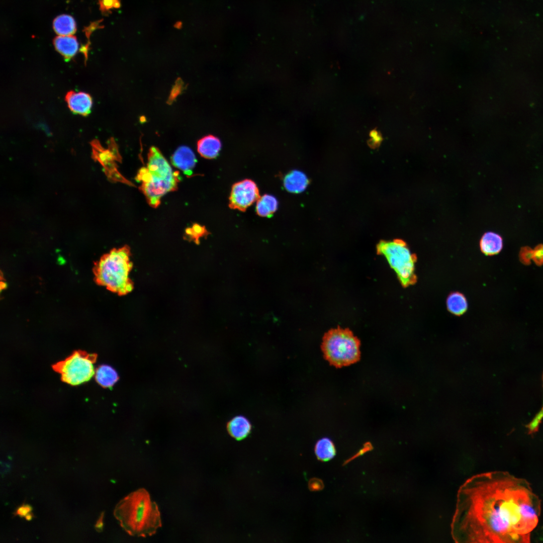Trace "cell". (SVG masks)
<instances>
[{"mask_svg":"<svg viewBox=\"0 0 543 543\" xmlns=\"http://www.w3.org/2000/svg\"><path fill=\"white\" fill-rule=\"evenodd\" d=\"M541 501L530 484L506 471L474 475L459 488L450 524L458 543H528Z\"/></svg>","mask_w":543,"mask_h":543,"instance_id":"1","label":"cell"},{"mask_svg":"<svg viewBox=\"0 0 543 543\" xmlns=\"http://www.w3.org/2000/svg\"><path fill=\"white\" fill-rule=\"evenodd\" d=\"M114 515L124 530L132 536L152 535L162 525L158 505L144 488L122 499L115 509Z\"/></svg>","mask_w":543,"mask_h":543,"instance_id":"2","label":"cell"},{"mask_svg":"<svg viewBox=\"0 0 543 543\" xmlns=\"http://www.w3.org/2000/svg\"><path fill=\"white\" fill-rule=\"evenodd\" d=\"M128 246L113 249L98 261L94 268L97 283L120 296L126 295L133 289L129 274L133 264Z\"/></svg>","mask_w":543,"mask_h":543,"instance_id":"3","label":"cell"},{"mask_svg":"<svg viewBox=\"0 0 543 543\" xmlns=\"http://www.w3.org/2000/svg\"><path fill=\"white\" fill-rule=\"evenodd\" d=\"M360 346V340L350 330L338 326L324 334L321 349L329 364L339 368L359 360Z\"/></svg>","mask_w":543,"mask_h":543,"instance_id":"4","label":"cell"},{"mask_svg":"<svg viewBox=\"0 0 543 543\" xmlns=\"http://www.w3.org/2000/svg\"><path fill=\"white\" fill-rule=\"evenodd\" d=\"M376 249L378 254L385 257L403 287L407 288L416 284L417 256L411 252L404 241L400 239L382 240L377 244Z\"/></svg>","mask_w":543,"mask_h":543,"instance_id":"5","label":"cell"},{"mask_svg":"<svg viewBox=\"0 0 543 543\" xmlns=\"http://www.w3.org/2000/svg\"><path fill=\"white\" fill-rule=\"evenodd\" d=\"M178 178V173L173 171L171 168L148 169L147 167L140 168L136 176L137 180L141 183V191L149 204L154 208L160 204L163 195L176 189Z\"/></svg>","mask_w":543,"mask_h":543,"instance_id":"6","label":"cell"},{"mask_svg":"<svg viewBox=\"0 0 543 543\" xmlns=\"http://www.w3.org/2000/svg\"><path fill=\"white\" fill-rule=\"evenodd\" d=\"M97 353L85 351L74 350L63 360L52 365L53 370L61 375V380L75 386L88 382L95 375L94 364Z\"/></svg>","mask_w":543,"mask_h":543,"instance_id":"7","label":"cell"},{"mask_svg":"<svg viewBox=\"0 0 543 543\" xmlns=\"http://www.w3.org/2000/svg\"><path fill=\"white\" fill-rule=\"evenodd\" d=\"M258 188L255 183L245 179L233 185L229 198V207L232 209L245 212L259 198Z\"/></svg>","mask_w":543,"mask_h":543,"instance_id":"8","label":"cell"},{"mask_svg":"<svg viewBox=\"0 0 543 543\" xmlns=\"http://www.w3.org/2000/svg\"><path fill=\"white\" fill-rule=\"evenodd\" d=\"M65 100L69 109L75 114L86 116L90 111L92 99L87 93L70 91L66 94Z\"/></svg>","mask_w":543,"mask_h":543,"instance_id":"9","label":"cell"},{"mask_svg":"<svg viewBox=\"0 0 543 543\" xmlns=\"http://www.w3.org/2000/svg\"><path fill=\"white\" fill-rule=\"evenodd\" d=\"M196 162L197 159L193 151L185 146L178 147L171 157L172 164L188 175L192 173Z\"/></svg>","mask_w":543,"mask_h":543,"instance_id":"10","label":"cell"},{"mask_svg":"<svg viewBox=\"0 0 543 543\" xmlns=\"http://www.w3.org/2000/svg\"><path fill=\"white\" fill-rule=\"evenodd\" d=\"M227 429L232 437L237 440H241L250 434L252 426L247 418L243 416L238 415L228 422Z\"/></svg>","mask_w":543,"mask_h":543,"instance_id":"11","label":"cell"},{"mask_svg":"<svg viewBox=\"0 0 543 543\" xmlns=\"http://www.w3.org/2000/svg\"><path fill=\"white\" fill-rule=\"evenodd\" d=\"M283 184L287 191L297 194L306 189L309 184V180L303 172L293 170L285 175Z\"/></svg>","mask_w":543,"mask_h":543,"instance_id":"12","label":"cell"},{"mask_svg":"<svg viewBox=\"0 0 543 543\" xmlns=\"http://www.w3.org/2000/svg\"><path fill=\"white\" fill-rule=\"evenodd\" d=\"M220 140L213 135L206 136L199 140L198 151L203 157L207 159L216 158L221 149Z\"/></svg>","mask_w":543,"mask_h":543,"instance_id":"13","label":"cell"},{"mask_svg":"<svg viewBox=\"0 0 543 543\" xmlns=\"http://www.w3.org/2000/svg\"><path fill=\"white\" fill-rule=\"evenodd\" d=\"M503 247L501 236L493 232L485 233L480 241V248L482 252L487 256H492L499 253Z\"/></svg>","mask_w":543,"mask_h":543,"instance_id":"14","label":"cell"},{"mask_svg":"<svg viewBox=\"0 0 543 543\" xmlns=\"http://www.w3.org/2000/svg\"><path fill=\"white\" fill-rule=\"evenodd\" d=\"M56 50L66 59L73 57L78 49V43L75 37L72 35L59 36L53 41Z\"/></svg>","mask_w":543,"mask_h":543,"instance_id":"15","label":"cell"},{"mask_svg":"<svg viewBox=\"0 0 543 543\" xmlns=\"http://www.w3.org/2000/svg\"><path fill=\"white\" fill-rule=\"evenodd\" d=\"M95 378L97 383L101 387L108 388L112 387L117 383L119 376L112 367L104 364L96 368Z\"/></svg>","mask_w":543,"mask_h":543,"instance_id":"16","label":"cell"},{"mask_svg":"<svg viewBox=\"0 0 543 543\" xmlns=\"http://www.w3.org/2000/svg\"><path fill=\"white\" fill-rule=\"evenodd\" d=\"M446 305L448 311L457 316L464 314L468 308L466 297L460 292L450 293L446 298Z\"/></svg>","mask_w":543,"mask_h":543,"instance_id":"17","label":"cell"},{"mask_svg":"<svg viewBox=\"0 0 543 543\" xmlns=\"http://www.w3.org/2000/svg\"><path fill=\"white\" fill-rule=\"evenodd\" d=\"M278 207V202L276 198L273 196L265 194L256 201V213L260 217H269L277 211Z\"/></svg>","mask_w":543,"mask_h":543,"instance_id":"18","label":"cell"},{"mask_svg":"<svg viewBox=\"0 0 543 543\" xmlns=\"http://www.w3.org/2000/svg\"><path fill=\"white\" fill-rule=\"evenodd\" d=\"M314 451L317 459L322 462L330 460L336 455V449L333 442L328 438H322L316 443Z\"/></svg>","mask_w":543,"mask_h":543,"instance_id":"19","label":"cell"},{"mask_svg":"<svg viewBox=\"0 0 543 543\" xmlns=\"http://www.w3.org/2000/svg\"><path fill=\"white\" fill-rule=\"evenodd\" d=\"M53 28L60 36L72 35L76 31V24L71 16L62 15L55 19Z\"/></svg>","mask_w":543,"mask_h":543,"instance_id":"20","label":"cell"},{"mask_svg":"<svg viewBox=\"0 0 543 543\" xmlns=\"http://www.w3.org/2000/svg\"><path fill=\"white\" fill-rule=\"evenodd\" d=\"M186 233L189 237L194 240L197 243L199 242L200 237L204 236L208 233L205 226H202L198 224H196L191 228L188 229Z\"/></svg>","mask_w":543,"mask_h":543,"instance_id":"21","label":"cell"},{"mask_svg":"<svg viewBox=\"0 0 543 543\" xmlns=\"http://www.w3.org/2000/svg\"><path fill=\"white\" fill-rule=\"evenodd\" d=\"M184 88V83L183 80L180 78H178L176 80L175 84L171 90L167 100V103L169 104H171L176 99L177 97L181 94Z\"/></svg>","mask_w":543,"mask_h":543,"instance_id":"22","label":"cell"},{"mask_svg":"<svg viewBox=\"0 0 543 543\" xmlns=\"http://www.w3.org/2000/svg\"><path fill=\"white\" fill-rule=\"evenodd\" d=\"M533 250L528 246L523 247L519 252V259L520 261L525 265L530 263L531 259H532Z\"/></svg>","mask_w":543,"mask_h":543,"instance_id":"23","label":"cell"},{"mask_svg":"<svg viewBox=\"0 0 543 543\" xmlns=\"http://www.w3.org/2000/svg\"><path fill=\"white\" fill-rule=\"evenodd\" d=\"M543 418V407L535 418L527 425L528 433L532 434L538 430L540 423Z\"/></svg>","mask_w":543,"mask_h":543,"instance_id":"24","label":"cell"},{"mask_svg":"<svg viewBox=\"0 0 543 543\" xmlns=\"http://www.w3.org/2000/svg\"><path fill=\"white\" fill-rule=\"evenodd\" d=\"M100 9L103 12H107L113 8L120 7V0H99Z\"/></svg>","mask_w":543,"mask_h":543,"instance_id":"25","label":"cell"},{"mask_svg":"<svg viewBox=\"0 0 543 543\" xmlns=\"http://www.w3.org/2000/svg\"><path fill=\"white\" fill-rule=\"evenodd\" d=\"M532 260L537 265L543 264V244H539L533 250Z\"/></svg>","mask_w":543,"mask_h":543,"instance_id":"26","label":"cell"},{"mask_svg":"<svg viewBox=\"0 0 543 543\" xmlns=\"http://www.w3.org/2000/svg\"><path fill=\"white\" fill-rule=\"evenodd\" d=\"M324 487L323 481L319 478H312L308 482V488L311 491H321Z\"/></svg>","mask_w":543,"mask_h":543,"instance_id":"27","label":"cell"},{"mask_svg":"<svg viewBox=\"0 0 543 543\" xmlns=\"http://www.w3.org/2000/svg\"><path fill=\"white\" fill-rule=\"evenodd\" d=\"M32 510V507L30 505L23 504L17 508L14 514L23 517L30 513Z\"/></svg>","mask_w":543,"mask_h":543,"instance_id":"28","label":"cell"},{"mask_svg":"<svg viewBox=\"0 0 543 543\" xmlns=\"http://www.w3.org/2000/svg\"><path fill=\"white\" fill-rule=\"evenodd\" d=\"M372 449H373V446H372V445L371 444V443L370 442H368L364 444L363 447L360 450H359L356 454H355L353 457L350 458V459H349L348 460H347L344 463V464H346L348 463L349 462L351 461L352 460H353L354 459L359 457V456L363 455L365 453L372 450Z\"/></svg>","mask_w":543,"mask_h":543,"instance_id":"29","label":"cell"},{"mask_svg":"<svg viewBox=\"0 0 543 543\" xmlns=\"http://www.w3.org/2000/svg\"><path fill=\"white\" fill-rule=\"evenodd\" d=\"M104 516V512H103L100 515L99 519L97 520L95 524V528L98 532H101L103 530V518Z\"/></svg>","mask_w":543,"mask_h":543,"instance_id":"30","label":"cell"},{"mask_svg":"<svg viewBox=\"0 0 543 543\" xmlns=\"http://www.w3.org/2000/svg\"><path fill=\"white\" fill-rule=\"evenodd\" d=\"M379 138L380 137L376 133H374V135L372 136V138L371 139L372 141H370V144L374 147L376 146H377L379 144V142L380 141Z\"/></svg>","mask_w":543,"mask_h":543,"instance_id":"31","label":"cell"},{"mask_svg":"<svg viewBox=\"0 0 543 543\" xmlns=\"http://www.w3.org/2000/svg\"><path fill=\"white\" fill-rule=\"evenodd\" d=\"M25 517L26 520H27L28 521L31 520L33 517V514L32 513L30 512V513H28V514H27L25 516Z\"/></svg>","mask_w":543,"mask_h":543,"instance_id":"32","label":"cell"}]
</instances>
